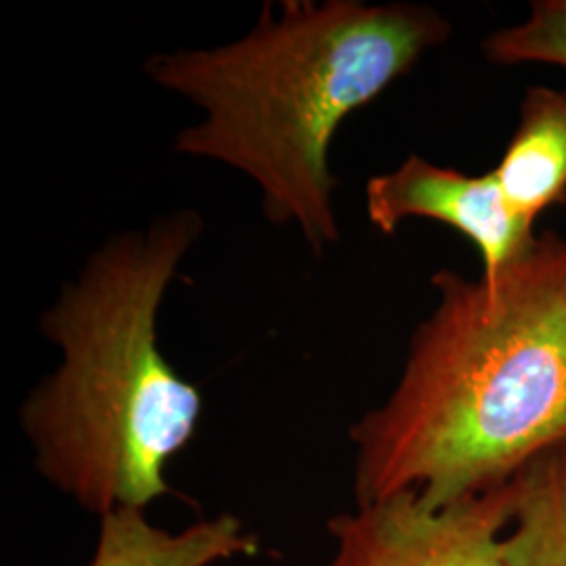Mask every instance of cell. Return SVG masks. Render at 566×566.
<instances>
[{"instance_id":"obj_1","label":"cell","mask_w":566,"mask_h":566,"mask_svg":"<svg viewBox=\"0 0 566 566\" xmlns=\"http://www.w3.org/2000/svg\"><path fill=\"white\" fill-rule=\"evenodd\" d=\"M430 283L397 385L348 430L357 506L413 493L441 510L566 446V238L542 231L493 282Z\"/></svg>"},{"instance_id":"obj_2","label":"cell","mask_w":566,"mask_h":566,"mask_svg":"<svg viewBox=\"0 0 566 566\" xmlns=\"http://www.w3.org/2000/svg\"><path fill=\"white\" fill-rule=\"evenodd\" d=\"M437 9L413 2L283 0L242 39L156 53L149 81L200 107L177 154L245 175L264 217L294 224L315 254L340 242L329 149L344 120L451 39Z\"/></svg>"},{"instance_id":"obj_3","label":"cell","mask_w":566,"mask_h":566,"mask_svg":"<svg viewBox=\"0 0 566 566\" xmlns=\"http://www.w3.org/2000/svg\"><path fill=\"white\" fill-rule=\"evenodd\" d=\"M202 229L185 208L112 235L41 313L61 359L23 399L21 430L42 479L99 518L170 495L166 468L200 424L202 392L164 357L158 317Z\"/></svg>"},{"instance_id":"obj_4","label":"cell","mask_w":566,"mask_h":566,"mask_svg":"<svg viewBox=\"0 0 566 566\" xmlns=\"http://www.w3.org/2000/svg\"><path fill=\"white\" fill-rule=\"evenodd\" d=\"M510 521V485L441 510H428L413 493L355 504L327 523V566H507Z\"/></svg>"},{"instance_id":"obj_5","label":"cell","mask_w":566,"mask_h":566,"mask_svg":"<svg viewBox=\"0 0 566 566\" xmlns=\"http://www.w3.org/2000/svg\"><path fill=\"white\" fill-rule=\"evenodd\" d=\"M365 208L369 223L385 235L409 219L451 227L476 248L483 263L479 277L486 283L526 254L539 235L535 221L507 202L493 170L465 175L418 154L367 181Z\"/></svg>"},{"instance_id":"obj_6","label":"cell","mask_w":566,"mask_h":566,"mask_svg":"<svg viewBox=\"0 0 566 566\" xmlns=\"http://www.w3.org/2000/svg\"><path fill=\"white\" fill-rule=\"evenodd\" d=\"M261 549L259 537L227 512L170 531L154 525L145 512L120 510L99 518L88 566H214L254 558Z\"/></svg>"},{"instance_id":"obj_7","label":"cell","mask_w":566,"mask_h":566,"mask_svg":"<svg viewBox=\"0 0 566 566\" xmlns=\"http://www.w3.org/2000/svg\"><path fill=\"white\" fill-rule=\"evenodd\" d=\"M493 172L512 208L535 223L566 203V88H526L516 130Z\"/></svg>"},{"instance_id":"obj_8","label":"cell","mask_w":566,"mask_h":566,"mask_svg":"<svg viewBox=\"0 0 566 566\" xmlns=\"http://www.w3.org/2000/svg\"><path fill=\"white\" fill-rule=\"evenodd\" d=\"M507 566H566V446L535 458L512 479Z\"/></svg>"},{"instance_id":"obj_9","label":"cell","mask_w":566,"mask_h":566,"mask_svg":"<svg viewBox=\"0 0 566 566\" xmlns=\"http://www.w3.org/2000/svg\"><path fill=\"white\" fill-rule=\"evenodd\" d=\"M481 49L495 65L542 63L566 70V0H533L525 20L495 30Z\"/></svg>"}]
</instances>
